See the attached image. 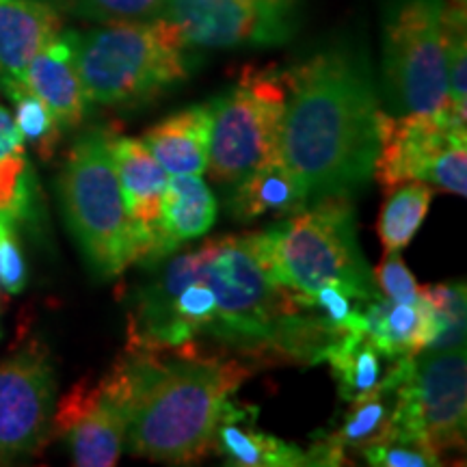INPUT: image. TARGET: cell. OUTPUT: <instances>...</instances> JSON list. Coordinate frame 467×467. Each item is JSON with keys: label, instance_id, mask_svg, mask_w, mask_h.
<instances>
[{"label": "cell", "instance_id": "cell-1", "mask_svg": "<svg viewBox=\"0 0 467 467\" xmlns=\"http://www.w3.org/2000/svg\"><path fill=\"white\" fill-rule=\"evenodd\" d=\"M282 78L279 156L306 186L309 202L353 195L372 180L381 148L383 107L366 55L336 44L285 69Z\"/></svg>", "mask_w": 467, "mask_h": 467}, {"label": "cell", "instance_id": "cell-2", "mask_svg": "<svg viewBox=\"0 0 467 467\" xmlns=\"http://www.w3.org/2000/svg\"><path fill=\"white\" fill-rule=\"evenodd\" d=\"M197 271L217 299L210 342L221 353L258 366L323 361L329 334L301 296L285 288L268 268L260 234L208 238L191 249Z\"/></svg>", "mask_w": 467, "mask_h": 467}, {"label": "cell", "instance_id": "cell-3", "mask_svg": "<svg viewBox=\"0 0 467 467\" xmlns=\"http://www.w3.org/2000/svg\"><path fill=\"white\" fill-rule=\"evenodd\" d=\"M121 355L130 372L124 451L165 465H195L213 452L221 407L255 370L236 355L202 348Z\"/></svg>", "mask_w": 467, "mask_h": 467}, {"label": "cell", "instance_id": "cell-4", "mask_svg": "<svg viewBox=\"0 0 467 467\" xmlns=\"http://www.w3.org/2000/svg\"><path fill=\"white\" fill-rule=\"evenodd\" d=\"M91 104L139 109L184 83L195 66L192 46L162 17L66 31Z\"/></svg>", "mask_w": 467, "mask_h": 467}, {"label": "cell", "instance_id": "cell-5", "mask_svg": "<svg viewBox=\"0 0 467 467\" xmlns=\"http://www.w3.org/2000/svg\"><path fill=\"white\" fill-rule=\"evenodd\" d=\"M113 128L91 126L76 137L57 175L63 221L93 277L115 279L148 254V236L128 213L109 150Z\"/></svg>", "mask_w": 467, "mask_h": 467}, {"label": "cell", "instance_id": "cell-6", "mask_svg": "<svg viewBox=\"0 0 467 467\" xmlns=\"http://www.w3.org/2000/svg\"><path fill=\"white\" fill-rule=\"evenodd\" d=\"M258 234L273 275L296 295L327 285L359 303L381 295L361 254L350 195L318 197Z\"/></svg>", "mask_w": 467, "mask_h": 467}, {"label": "cell", "instance_id": "cell-7", "mask_svg": "<svg viewBox=\"0 0 467 467\" xmlns=\"http://www.w3.org/2000/svg\"><path fill=\"white\" fill-rule=\"evenodd\" d=\"M383 96L388 104L383 110L389 115L452 119L448 98L446 0L388 3L383 22Z\"/></svg>", "mask_w": 467, "mask_h": 467}, {"label": "cell", "instance_id": "cell-8", "mask_svg": "<svg viewBox=\"0 0 467 467\" xmlns=\"http://www.w3.org/2000/svg\"><path fill=\"white\" fill-rule=\"evenodd\" d=\"M210 178L236 186L244 175L279 156L285 85L275 67H247L236 85L210 102Z\"/></svg>", "mask_w": 467, "mask_h": 467}, {"label": "cell", "instance_id": "cell-9", "mask_svg": "<svg viewBox=\"0 0 467 467\" xmlns=\"http://www.w3.org/2000/svg\"><path fill=\"white\" fill-rule=\"evenodd\" d=\"M465 347L402 358L389 433L413 437L443 457L465 446Z\"/></svg>", "mask_w": 467, "mask_h": 467}, {"label": "cell", "instance_id": "cell-10", "mask_svg": "<svg viewBox=\"0 0 467 467\" xmlns=\"http://www.w3.org/2000/svg\"><path fill=\"white\" fill-rule=\"evenodd\" d=\"M381 148L372 178L383 192L402 182L467 195V130L443 117L379 115Z\"/></svg>", "mask_w": 467, "mask_h": 467}, {"label": "cell", "instance_id": "cell-11", "mask_svg": "<svg viewBox=\"0 0 467 467\" xmlns=\"http://www.w3.org/2000/svg\"><path fill=\"white\" fill-rule=\"evenodd\" d=\"M130 372L121 355L107 375L83 379L57 402L52 437L67 446L74 465L110 467L126 451Z\"/></svg>", "mask_w": 467, "mask_h": 467}, {"label": "cell", "instance_id": "cell-12", "mask_svg": "<svg viewBox=\"0 0 467 467\" xmlns=\"http://www.w3.org/2000/svg\"><path fill=\"white\" fill-rule=\"evenodd\" d=\"M162 20L200 48H271L301 25V0H165Z\"/></svg>", "mask_w": 467, "mask_h": 467}, {"label": "cell", "instance_id": "cell-13", "mask_svg": "<svg viewBox=\"0 0 467 467\" xmlns=\"http://www.w3.org/2000/svg\"><path fill=\"white\" fill-rule=\"evenodd\" d=\"M57 375L50 350L28 340L0 361V465L42 452L52 440Z\"/></svg>", "mask_w": 467, "mask_h": 467}, {"label": "cell", "instance_id": "cell-14", "mask_svg": "<svg viewBox=\"0 0 467 467\" xmlns=\"http://www.w3.org/2000/svg\"><path fill=\"white\" fill-rule=\"evenodd\" d=\"M400 368L402 358L396 359L389 375L370 394L348 402L350 407L340 416V422L312 435L314 441L307 448L309 465H347L348 452L364 451L366 446L381 441L389 433Z\"/></svg>", "mask_w": 467, "mask_h": 467}, {"label": "cell", "instance_id": "cell-15", "mask_svg": "<svg viewBox=\"0 0 467 467\" xmlns=\"http://www.w3.org/2000/svg\"><path fill=\"white\" fill-rule=\"evenodd\" d=\"M63 33L55 5L44 0H0V87L7 96L25 89L35 57Z\"/></svg>", "mask_w": 467, "mask_h": 467}, {"label": "cell", "instance_id": "cell-16", "mask_svg": "<svg viewBox=\"0 0 467 467\" xmlns=\"http://www.w3.org/2000/svg\"><path fill=\"white\" fill-rule=\"evenodd\" d=\"M217 221V197L210 191L202 175L178 173L169 175L162 195L159 223L151 234L148 258L139 266H151L173 251H180L184 243L203 238Z\"/></svg>", "mask_w": 467, "mask_h": 467}, {"label": "cell", "instance_id": "cell-17", "mask_svg": "<svg viewBox=\"0 0 467 467\" xmlns=\"http://www.w3.org/2000/svg\"><path fill=\"white\" fill-rule=\"evenodd\" d=\"M213 452L238 467H307L309 454L296 443L258 429V407L232 399L221 407Z\"/></svg>", "mask_w": 467, "mask_h": 467}, {"label": "cell", "instance_id": "cell-18", "mask_svg": "<svg viewBox=\"0 0 467 467\" xmlns=\"http://www.w3.org/2000/svg\"><path fill=\"white\" fill-rule=\"evenodd\" d=\"M25 89L50 109L63 132L76 130L87 119L91 102L76 69L74 50L66 31L33 58L25 74Z\"/></svg>", "mask_w": 467, "mask_h": 467}, {"label": "cell", "instance_id": "cell-19", "mask_svg": "<svg viewBox=\"0 0 467 467\" xmlns=\"http://www.w3.org/2000/svg\"><path fill=\"white\" fill-rule=\"evenodd\" d=\"M109 150L110 156H113V165L126 208L134 219V223L141 227L145 236H148L150 254L151 234H154V227L159 223L169 173L161 167V162L154 159V154H151L141 139L126 137V134L117 132L115 128L110 132ZM148 254H145V258H148Z\"/></svg>", "mask_w": 467, "mask_h": 467}, {"label": "cell", "instance_id": "cell-20", "mask_svg": "<svg viewBox=\"0 0 467 467\" xmlns=\"http://www.w3.org/2000/svg\"><path fill=\"white\" fill-rule=\"evenodd\" d=\"M213 107L191 104L143 132L141 141L169 175H202L208 169Z\"/></svg>", "mask_w": 467, "mask_h": 467}, {"label": "cell", "instance_id": "cell-21", "mask_svg": "<svg viewBox=\"0 0 467 467\" xmlns=\"http://www.w3.org/2000/svg\"><path fill=\"white\" fill-rule=\"evenodd\" d=\"M424 292V290H422ZM435 317L429 301L396 303L379 295L361 309V334H366L385 358H416L435 337Z\"/></svg>", "mask_w": 467, "mask_h": 467}, {"label": "cell", "instance_id": "cell-22", "mask_svg": "<svg viewBox=\"0 0 467 467\" xmlns=\"http://www.w3.org/2000/svg\"><path fill=\"white\" fill-rule=\"evenodd\" d=\"M232 189L227 208H230L232 219L241 223H249L266 214L284 219L309 202L306 186L290 171L282 156H275L254 169Z\"/></svg>", "mask_w": 467, "mask_h": 467}, {"label": "cell", "instance_id": "cell-23", "mask_svg": "<svg viewBox=\"0 0 467 467\" xmlns=\"http://www.w3.org/2000/svg\"><path fill=\"white\" fill-rule=\"evenodd\" d=\"M323 361L329 364L337 394L344 402H353L370 394L396 364V359L385 358L377 344L361 331L337 336L325 348Z\"/></svg>", "mask_w": 467, "mask_h": 467}, {"label": "cell", "instance_id": "cell-24", "mask_svg": "<svg viewBox=\"0 0 467 467\" xmlns=\"http://www.w3.org/2000/svg\"><path fill=\"white\" fill-rule=\"evenodd\" d=\"M379 213L377 232L385 249H405L416 238L433 202V186L426 182H402L385 192Z\"/></svg>", "mask_w": 467, "mask_h": 467}, {"label": "cell", "instance_id": "cell-25", "mask_svg": "<svg viewBox=\"0 0 467 467\" xmlns=\"http://www.w3.org/2000/svg\"><path fill=\"white\" fill-rule=\"evenodd\" d=\"M446 52L448 98L451 115L457 124L467 119V17L465 0H446Z\"/></svg>", "mask_w": 467, "mask_h": 467}, {"label": "cell", "instance_id": "cell-26", "mask_svg": "<svg viewBox=\"0 0 467 467\" xmlns=\"http://www.w3.org/2000/svg\"><path fill=\"white\" fill-rule=\"evenodd\" d=\"M424 299L429 301L435 317V337L426 350H446L465 347V285L457 284H435L422 285Z\"/></svg>", "mask_w": 467, "mask_h": 467}, {"label": "cell", "instance_id": "cell-27", "mask_svg": "<svg viewBox=\"0 0 467 467\" xmlns=\"http://www.w3.org/2000/svg\"><path fill=\"white\" fill-rule=\"evenodd\" d=\"M16 104V124L17 130L22 132L25 143L35 148L42 161H50L55 156L63 139L61 126L57 124V119L52 117L50 109L39 100L37 96H33L28 89L16 91L14 96H9Z\"/></svg>", "mask_w": 467, "mask_h": 467}, {"label": "cell", "instance_id": "cell-28", "mask_svg": "<svg viewBox=\"0 0 467 467\" xmlns=\"http://www.w3.org/2000/svg\"><path fill=\"white\" fill-rule=\"evenodd\" d=\"M55 5L80 20L115 25L159 17L165 0H57Z\"/></svg>", "mask_w": 467, "mask_h": 467}, {"label": "cell", "instance_id": "cell-29", "mask_svg": "<svg viewBox=\"0 0 467 467\" xmlns=\"http://www.w3.org/2000/svg\"><path fill=\"white\" fill-rule=\"evenodd\" d=\"M359 457L368 465L375 467H437L443 465V459L433 448L413 437L388 433L381 441L366 446L359 451Z\"/></svg>", "mask_w": 467, "mask_h": 467}, {"label": "cell", "instance_id": "cell-30", "mask_svg": "<svg viewBox=\"0 0 467 467\" xmlns=\"http://www.w3.org/2000/svg\"><path fill=\"white\" fill-rule=\"evenodd\" d=\"M372 277L379 292L396 303H420L424 299L422 285L407 268L400 249H385L381 262L372 268Z\"/></svg>", "mask_w": 467, "mask_h": 467}, {"label": "cell", "instance_id": "cell-31", "mask_svg": "<svg viewBox=\"0 0 467 467\" xmlns=\"http://www.w3.org/2000/svg\"><path fill=\"white\" fill-rule=\"evenodd\" d=\"M28 268L22 251L17 225L0 213V288L7 295H20L26 288Z\"/></svg>", "mask_w": 467, "mask_h": 467}, {"label": "cell", "instance_id": "cell-32", "mask_svg": "<svg viewBox=\"0 0 467 467\" xmlns=\"http://www.w3.org/2000/svg\"><path fill=\"white\" fill-rule=\"evenodd\" d=\"M22 156H26V143L22 139V132L17 130L14 115L0 107V167L22 159Z\"/></svg>", "mask_w": 467, "mask_h": 467}]
</instances>
